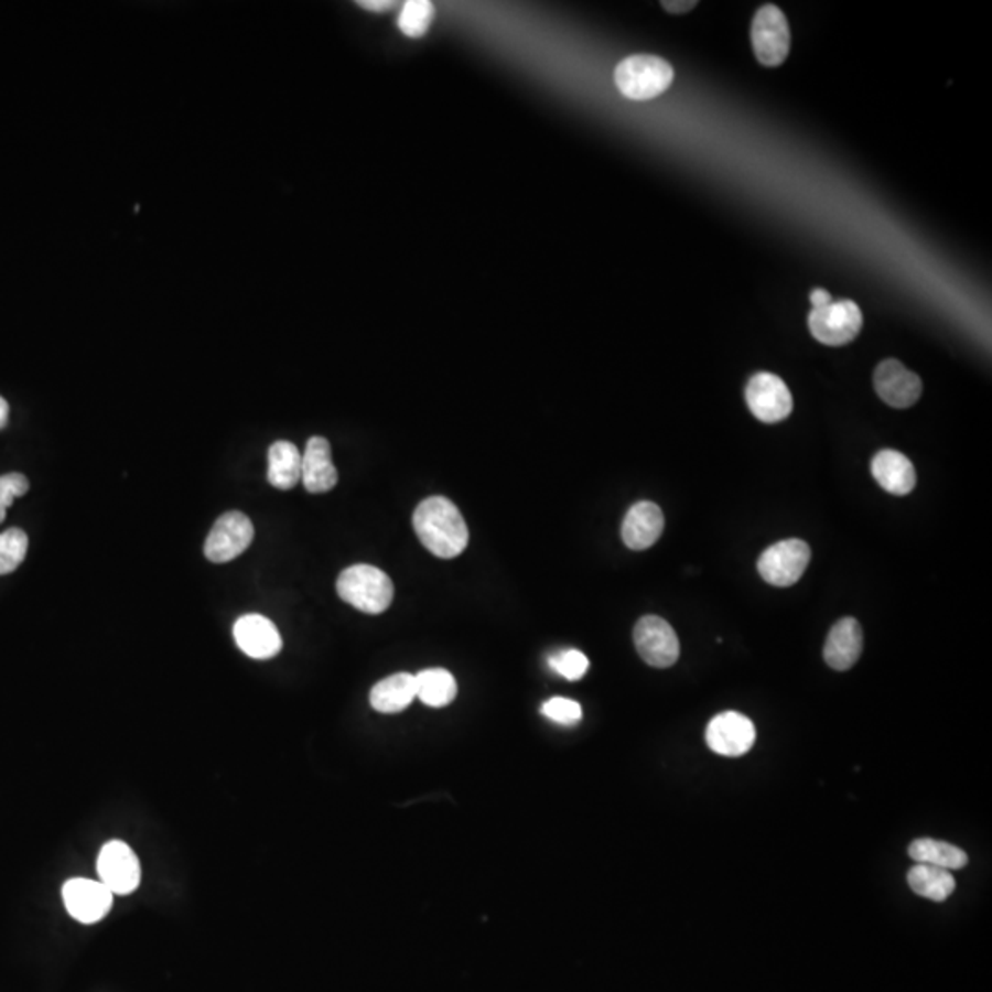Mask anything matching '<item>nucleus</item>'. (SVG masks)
Listing matches in <instances>:
<instances>
[{
	"mask_svg": "<svg viewBox=\"0 0 992 992\" xmlns=\"http://www.w3.org/2000/svg\"><path fill=\"white\" fill-rule=\"evenodd\" d=\"M413 529L419 542L440 559L463 553L468 544V529L462 513L445 496H430L413 511Z\"/></svg>",
	"mask_w": 992,
	"mask_h": 992,
	"instance_id": "f257e3e1",
	"label": "nucleus"
},
{
	"mask_svg": "<svg viewBox=\"0 0 992 992\" xmlns=\"http://www.w3.org/2000/svg\"><path fill=\"white\" fill-rule=\"evenodd\" d=\"M675 79V71L658 55L638 54L623 60L614 71V82L625 98L645 101L666 93Z\"/></svg>",
	"mask_w": 992,
	"mask_h": 992,
	"instance_id": "f03ea898",
	"label": "nucleus"
},
{
	"mask_svg": "<svg viewBox=\"0 0 992 992\" xmlns=\"http://www.w3.org/2000/svg\"><path fill=\"white\" fill-rule=\"evenodd\" d=\"M336 592L357 611L380 614L393 600V583L380 568L355 564L338 575Z\"/></svg>",
	"mask_w": 992,
	"mask_h": 992,
	"instance_id": "7ed1b4c3",
	"label": "nucleus"
},
{
	"mask_svg": "<svg viewBox=\"0 0 992 992\" xmlns=\"http://www.w3.org/2000/svg\"><path fill=\"white\" fill-rule=\"evenodd\" d=\"M862 324V311L851 300L827 303L823 308L812 309L809 314L810 333L826 346H843L853 342Z\"/></svg>",
	"mask_w": 992,
	"mask_h": 992,
	"instance_id": "20e7f679",
	"label": "nucleus"
},
{
	"mask_svg": "<svg viewBox=\"0 0 992 992\" xmlns=\"http://www.w3.org/2000/svg\"><path fill=\"white\" fill-rule=\"evenodd\" d=\"M752 44L761 65L779 66L790 50L787 17L777 6L766 4L757 10L752 22Z\"/></svg>",
	"mask_w": 992,
	"mask_h": 992,
	"instance_id": "39448f33",
	"label": "nucleus"
},
{
	"mask_svg": "<svg viewBox=\"0 0 992 992\" xmlns=\"http://www.w3.org/2000/svg\"><path fill=\"white\" fill-rule=\"evenodd\" d=\"M810 548L799 539H787L763 551L757 562L761 578L774 586H792L809 567Z\"/></svg>",
	"mask_w": 992,
	"mask_h": 992,
	"instance_id": "423d86ee",
	"label": "nucleus"
},
{
	"mask_svg": "<svg viewBox=\"0 0 992 992\" xmlns=\"http://www.w3.org/2000/svg\"><path fill=\"white\" fill-rule=\"evenodd\" d=\"M96 867L99 882H104L112 895H129L142 881V867L137 854L121 840L105 843L99 851Z\"/></svg>",
	"mask_w": 992,
	"mask_h": 992,
	"instance_id": "0eeeda50",
	"label": "nucleus"
},
{
	"mask_svg": "<svg viewBox=\"0 0 992 992\" xmlns=\"http://www.w3.org/2000/svg\"><path fill=\"white\" fill-rule=\"evenodd\" d=\"M254 539L250 518L241 511H228L214 524L204 542V556L212 562H228L241 556Z\"/></svg>",
	"mask_w": 992,
	"mask_h": 992,
	"instance_id": "6e6552de",
	"label": "nucleus"
},
{
	"mask_svg": "<svg viewBox=\"0 0 992 992\" xmlns=\"http://www.w3.org/2000/svg\"><path fill=\"white\" fill-rule=\"evenodd\" d=\"M634 645L645 664L671 667L680 656V641L671 625L658 616H644L634 627Z\"/></svg>",
	"mask_w": 992,
	"mask_h": 992,
	"instance_id": "1a4fd4ad",
	"label": "nucleus"
},
{
	"mask_svg": "<svg viewBox=\"0 0 992 992\" xmlns=\"http://www.w3.org/2000/svg\"><path fill=\"white\" fill-rule=\"evenodd\" d=\"M63 903L71 917L83 925H94L104 919L112 908V892L104 882L93 878H71L63 886Z\"/></svg>",
	"mask_w": 992,
	"mask_h": 992,
	"instance_id": "9d476101",
	"label": "nucleus"
},
{
	"mask_svg": "<svg viewBox=\"0 0 992 992\" xmlns=\"http://www.w3.org/2000/svg\"><path fill=\"white\" fill-rule=\"evenodd\" d=\"M750 412L763 423H777L792 412V396L777 375L757 374L746 385Z\"/></svg>",
	"mask_w": 992,
	"mask_h": 992,
	"instance_id": "9b49d317",
	"label": "nucleus"
},
{
	"mask_svg": "<svg viewBox=\"0 0 992 992\" xmlns=\"http://www.w3.org/2000/svg\"><path fill=\"white\" fill-rule=\"evenodd\" d=\"M705 743L724 757L744 755L755 743L754 722L737 711H724L713 716L705 727Z\"/></svg>",
	"mask_w": 992,
	"mask_h": 992,
	"instance_id": "f8f14e48",
	"label": "nucleus"
},
{
	"mask_svg": "<svg viewBox=\"0 0 992 992\" xmlns=\"http://www.w3.org/2000/svg\"><path fill=\"white\" fill-rule=\"evenodd\" d=\"M873 382L882 401L893 408H909L923 393L919 375L909 371L897 358L882 360L876 366Z\"/></svg>",
	"mask_w": 992,
	"mask_h": 992,
	"instance_id": "ddd939ff",
	"label": "nucleus"
},
{
	"mask_svg": "<svg viewBox=\"0 0 992 992\" xmlns=\"http://www.w3.org/2000/svg\"><path fill=\"white\" fill-rule=\"evenodd\" d=\"M234 639L237 647L254 660H269L281 650L280 633L269 617L259 614H247L234 625Z\"/></svg>",
	"mask_w": 992,
	"mask_h": 992,
	"instance_id": "4468645a",
	"label": "nucleus"
},
{
	"mask_svg": "<svg viewBox=\"0 0 992 992\" xmlns=\"http://www.w3.org/2000/svg\"><path fill=\"white\" fill-rule=\"evenodd\" d=\"M664 513L653 502H638L623 518L622 539L634 551L647 550L660 539Z\"/></svg>",
	"mask_w": 992,
	"mask_h": 992,
	"instance_id": "2eb2a0df",
	"label": "nucleus"
},
{
	"mask_svg": "<svg viewBox=\"0 0 992 992\" xmlns=\"http://www.w3.org/2000/svg\"><path fill=\"white\" fill-rule=\"evenodd\" d=\"M864 647V633L854 617H843L834 623L827 636L823 658L837 671H848L859 661Z\"/></svg>",
	"mask_w": 992,
	"mask_h": 992,
	"instance_id": "dca6fc26",
	"label": "nucleus"
},
{
	"mask_svg": "<svg viewBox=\"0 0 992 992\" xmlns=\"http://www.w3.org/2000/svg\"><path fill=\"white\" fill-rule=\"evenodd\" d=\"M302 482L303 487L313 495L327 493L338 482V473L331 460L330 441L325 438L313 435L308 441L302 454Z\"/></svg>",
	"mask_w": 992,
	"mask_h": 992,
	"instance_id": "f3484780",
	"label": "nucleus"
},
{
	"mask_svg": "<svg viewBox=\"0 0 992 992\" xmlns=\"http://www.w3.org/2000/svg\"><path fill=\"white\" fill-rule=\"evenodd\" d=\"M871 474L876 484L889 495L904 496L912 493L917 482L914 463L904 456L903 452L881 451L871 462Z\"/></svg>",
	"mask_w": 992,
	"mask_h": 992,
	"instance_id": "a211bd4d",
	"label": "nucleus"
},
{
	"mask_svg": "<svg viewBox=\"0 0 992 992\" xmlns=\"http://www.w3.org/2000/svg\"><path fill=\"white\" fill-rule=\"evenodd\" d=\"M416 699V675L410 672H397L380 680L369 693V704L379 713H399L407 710Z\"/></svg>",
	"mask_w": 992,
	"mask_h": 992,
	"instance_id": "6ab92c4d",
	"label": "nucleus"
},
{
	"mask_svg": "<svg viewBox=\"0 0 992 992\" xmlns=\"http://www.w3.org/2000/svg\"><path fill=\"white\" fill-rule=\"evenodd\" d=\"M269 484L292 489L302 479V454L291 441H276L269 449Z\"/></svg>",
	"mask_w": 992,
	"mask_h": 992,
	"instance_id": "aec40b11",
	"label": "nucleus"
},
{
	"mask_svg": "<svg viewBox=\"0 0 992 992\" xmlns=\"http://www.w3.org/2000/svg\"><path fill=\"white\" fill-rule=\"evenodd\" d=\"M906 878H908L912 892L917 893L919 897L936 901V903L947 901L956 892V878L952 873L942 867H936V865H912Z\"/></svg>",
	"mask_w": 992,
	"mask_h": 992,
	"instance_id": "412c9836",
	"label": "nucleus"
},
{
	"mask_svg": "<svg viewBox=\"0 0 992 992\" xmlns=\"http://www.w3.org/2000/svg\"><path fill=\"white\" fill-rule=\"evenodd\" d=\"M908 854L909 859L915 860V864L936 865L947 871L963 870L969 862L963 849L931 838H919L909 843Z\"/></svg>",
	"mask_w": 992,
	"mask_h": 992,
	"instance_id": "4be33fe9",
	"label": "nucleus"
},
{
	"mask_svg": "<svg viewBox=\"0 0 992 992\" xmlns=\"http://www.w3.org/2000/svg\"><path fill=\"white\" fill-rule=\"evenodd\" d=\"M418 699L430 708H445L456 699V678L446 669H424L416 675Z\"/></svg>",
	"mask_w": 992,
	"mask_h": 992,
	"instance_id": "5701e85b",
	"label": "nucleus"
},
{
	"mask_svg": "<svg viewBox=\"0 0 992 992\" xmlns=\"http://www.w3.org/2000/svg\"><path fill=\"white\" fill-rule=\"evenodd\" d=\"M434 19V6L429 0H408L402 4L401 13L397 19L399 30L407 37H423L429 32L430 22Z\"/></svg>",
	"mask_w": 992,
	"mask_h": 992,
	"instance_id": "b1692460",
	"label": "nucleus"
},
{
	"mask_svg": "<svg viewBox=\"0 0 992 992\" xmlns=\"http://www.w3.org/2000/svg\"><path fill=\"white\" fill-rule=\"evenodd\" d=\"M28 551V535L19 528L0 533V575L15 572Z\"/></svg>",
	"mask_w": 992,
	"mask_h": 992,
	"instance_id": "393cba45",
	"label": "nucleus"
},
{
	"mask_svg": "<svg viewBox=\"0 0 992 992\" xmlns=\"http://www.w3.org/2000/svg\"><path fill=\"white\" fill-rule=\"evenodd\" d=\"M548 664H550L553 671L559 672L567 680H572V682L581 680L589 671L590 666L589 658L578 649L561 650V653L550 656Z\"/></svg>",
	"mask_w": 992,
	"mask_h": 992,
	"instance_id": "a878e982",
	"label": "nucleus"
},
{
	"mask_svg": "<svg viewBox=\"0 0 992 992\" xmlns=\"http://www.w3.org/2000/svg\"><path fill=\"white\" fill-rule=\"evenodd\" d=\"M542 715L562 726H575L583 719V710L575 700L553 697L542 704Z\"/></svg>",
	"mask_w": 992,
	"mask_h": 992,
	"instance_id": "bb28decb",
	"label": "nucleus"
},
{
	"mask_svg": "<svg viewBox=\"0 0 992 992\" xmlns=\"http://www.w3.org/2000/svg\"><path fill=\"white\" fill-rule=\"evenodd\" d=\"M30 482L21 473H10L0 476V524L4 522L6 509L13 504L19 496L26 495Z\"/></svg>",
	"mask_w": 992,
	"mask_h": 992,
	"instance_id": "cd10ccee",
	"label": "nucleus"
},
{
	"mask_svg": "<svg viewBox=\"0 0 992 992\" xmlns=\"http://www.w3.org/2000/svg\"><path fill=\"white\" fill-rule=\"evenodd\" d=\"M661 6L666 8L667 11H671V13H686V11L693 10L697 2H691V0H683V2H677V0H664Z\"/></svg>",
	"mask_w": 992,
	"mask_h": 992,
	"instance_id": "c85d7f7f",
	"label": "nucleus"
},
{
	"mask_svg": "<svg viewBox=\"0 0 992 992\" xmlns=\"http://www.w3.org/2000/svg\"><path fill=\"white\" fill-rule=\"evenodd\" d=\"M358 6L368 11H390L393 2L391 0H360Z\"/></svg>",
	"mask_w": 992,
	"mask_h": 992,
	"instance_id": "c756f323",
	"label": "nucleus"
},
{
	"mask_svg": "<svg viewBox=\"0 0 992 992\" xmlns=\"http://www.w3.org/2000/svg\"><path fill=\"white\" fill-rule=\"evenodd\" d=\"M832 298L829 292L823 291V289H815V291L810 292V303H812V309H820L827 303H831Z\"/></svg>",
	"mask_w": 992,
	"mask_h": 992,
	"instance_id": "7c9ffc66",
	"label": "nucleus"
},
{
	"mask_svg": "<svg viewBox=\"0 0 992 992\" xmlns=\"http://www.w3.org/2000/svg\"><path fill=\"white\" fill-rule=\"evenodd\" d=\"M8 416H10V407H8L4 397H0V430L8 424Z\"/></svg>",
	"mask_w": 992,
	"mask_h": 992,
	"instance_id": "2f4dec72",
	"label": "nucleus"
}]
</instances>
